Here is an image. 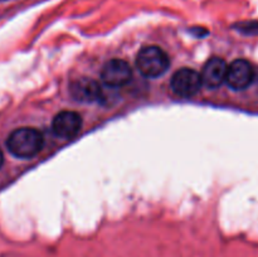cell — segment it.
Listing matches in <instances>:
<instances>
[{
    "instance_id": "obj_8",
    "label": "cell",
    "mask_w": 258,
    "mask_h": 257,
    "mask_svg": "<svg viewBox=\"0 0 258 257\" xmlns=\"http://www.w3.org/2000/svg\"><path fill=\"white\" fill-rule=\"evenodd\" d=\"M227 70H228V66L222 58H211L206 63L201 73L203 85L209 88L219 87L222 83L226 82Z\"/></svg>"
},
{
    "instance_id": "obj_10",
    "label": "cell",
    "mask_w": 258,
    "mask_h": 257,
    "mask_svg": "<svg viewBox=\"0 0 258 257\" xmlns=\"http://www.w3.org/2000/svg\"><path fill=\"white\" fill-rule=\"evenodd\" d=\"M3 164H4V155H3L2 150H0V168L3 166Z\"/></svg>"
},
{
    "instance_id": "obj_4",
    "label": "cell",
    "mask_w": 258,
    "mask_h": 257,
    "mask_svg": "<svg viewBox=\"0 0 258 257\" xmlns=\"http://www.w3.org/2000/svg\"><path fill=\"white\" fill-rule=\"evenodd\" d=\"M101 77L103 82L110 87H121L130 82L133 77V71L126 60L115 58L105 63Z\"/></svg>"
},
{
    "instance_id": "obj_11",
    "label": "cell",
    "mask_w": 258,
    "mask_h": 257,
    "mask_svg": "<svg viewBox=\"0 0 258 257\" xmlns=\"http://www.w3.org/2000/svg\"><path fill=\"white\" fill-rule=\"evenodd\" d=\"M257 78H258V72H257Z\"/></svg>"
},
{
    "instance_id": "obj_2",
    "label": "cell",
    "mask_w": 258,
    "mask_h": 257,
    "mask_svg": "<svg viewBox=\"0 0 258 257\" xmlns=\"http://www.w3.org/2000/svg\"><path fill=\"white\" fill-rule=\"evenodd\" d=\"M170 59L164 49L156 45H146L136 57V66L141 75L149 78H155L168 71Z\"/></svg>"
},
{
    "instance_id": "obj_6",
    "label": "cell",
    "mask_w": 258,
    "mask_h": 257,
    "mask_svg": "<svg viewBox=\"0 0 258 257\" xmlns=\"http://www.w3.org/2000/svg\"><path fill=\"white\" fill-rule=\"evenodd\" d=\"M52 127L55 135L59 138L72 139L81 131L82 118L75 111H60L53 118Z\"/></svg>"
},
{
    "instance_id": "obj_9",
    "label": "cell",
    "mask_w": 258,
    "mask_h": 257,
    "mask_svg": "<svg viewBox=\"0 0 258 257\" xmlns=\"http://www.w3.org/2000/svg\"><path fill=\"white\" fill-rule=\"evenodd\" d=\"M242 30L247 33H257L258 32V23L257 22H251L247 23V24L242 25Z\"/></svg>"
},
{
    "instance_id": "obj_3",
    "label": "cell",
    "mask_w": 258,
    "mask_h": 257,
    "mask_svg": "<svg viewBox=\"0 0 258 257\" xmlns=\"http://www.w3.org/2000/svg\"><path fill=\"white\" fill-rule=\"evenodd\" d=\"M203 81L201 73L190 68H181L171 77V90L180 97H191L201 90Z\"/></svg>"
},
{
    "instance_id": "obj_5",
    "label": "cell",
    "mask_w": 258,
    "mask_h": 257,
    "mask_svg": "<svg viewBox=\"0 0 258 257\" xmlns=\"http://www.w3.org/2000/svg\"><path fill=\"white\" fill-rule=\"evenodd\" d=\"M254 73L251 63L246 59H236L228 66L226 82L233 90H246L253 81Z\"/></svg>"
},
{
    "instance_id": "obj_1",
    "label": "cell",
    "mask_w": 258,
    "mask_h": 257,
    "mask_svg": "<svg viewBox=\"0 0 258 257\" xmlns=\"http://www.w3.org/2000/svg\"><path fill=\"white\" fill-rule=\"evenodd\" d=\"M44 145L42 133L34 127H20L13 131L7 140V148L17 158L29 159L37 155Z\"/></svg>"
},
{
    "instance_id": "obj_7",
    "label": "cell",
    "mask_w": 258,
    "mask_h": 257,
    "mask_svg": "<svg viewBox=\"0 0 258 257\" xmlns=\"http://www.w3.org/2000/svg\"><path fill=\"white\" fill-rule=\"evenodd\" d=\"M70 92L75 100L80 102H95L101 97V87L95 80L82 77L73 81L70 86Z\"/></svg>"
}]
</instances>
